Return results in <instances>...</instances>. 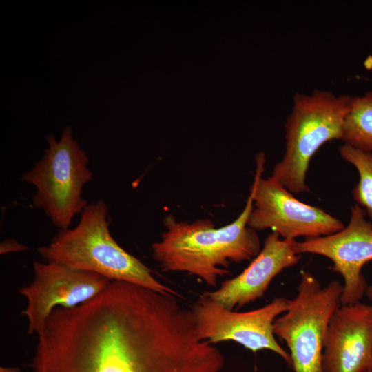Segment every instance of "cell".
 Here are the masks:
<instances>
[{"instance_id": "ac0fdd59", "label": "cell", "mask_w": 372, "mask_h": 372, "mask_svg": "<svg viewBox=\"0 0 372 372\" xmlns=\"http://www.w3.org/2000/svg\"><path fill=\"white\" fill-rule=\"evenodd\" d=\"M366 372H372V369L369 370V371H366Z\"/></svg>"}, {"instance_id": "9c48e42d", "label": "cell", "mask_w": 372, "mask_h": 372, "mask_svg": "<svg viewBox=\"0 0 372 372\" xmlns=\"http://www.w3.org/2000/svg\"><path fill=\"white\" fill-rule=\"evenodd\" d=\"M33 269V281L19 289L27 299L22 313L28 320L29 335L41 333L54 308L70 309L86 302L112 282L101 275L54 261H36Z\"/></svg>"}, {"instance_id": "2e32d148", "label": "cell", "mask_w": 372, "mask_h": 372, "mask_svg": "<svg viewBox=\"0 0 372 372\" xmlns=\"http://www.w3.org/2000/svg\"><path fill=\"white\" fill-rule=\"evenodd\" d=\"M0 372H21V371L17 368L1 367Z\"/></svg>"}, {"instance_id": "3957f363", "label": "cell", "mask_w": 372, "mask_h": 372, "mask_svg": "<svg viewBox=\"0 0 372 372\" xmlns=\"http://www.w3.org/2000/svg\"><path fill=\"white\" fill-rule=\"evenodd\" d=\"M108 208L98 200L88 205L73 229H60L52 241L38 249L47 260L124 281L162 293L178 294L157 280L152 270L123 249L110 231Z\"/></svg>"}, {"instance_id": "7c38bea8", "label": "cell", "mask_w": 372, "mask_h": 372, "mask_svg": "<svg viewBox=\"0 0 372 372\" xmlns=\"http://www.w3.org/2000/svg\"><path fill=\"white\" fill-rule=\"evenodd\" d=\"M295 242L272 231L259 254L242 273L223 282L216 290L204 294L229 310L262 298L276 276L299 262L300 256L295 251Z\"/></svg>"}, {"instance_id": "ba28073f", "label": "cell", "mask_w": 372, "mask_h": 372, "mask_svg": "<svg viewBox=\"0 0 372 372\" xmlns=\"http://www.w3.org/2000/svg\"><path fill=\"white\" fill-rule=\"evenodd\" d=\"M287 306L288 299L277 297L259 309L238 312L226 309L203 293L191 311L200 340L211 344L234 341L254 353L271 350L291 365L290 355L276 341L273 327Z\"/></svg>"}, {"instance_id": "9a60e30c", "label": "cell", "mask_w": 372, "mask_h": 372, "mask_svg": "<svg viewBox=\"0 0 372 372\" xmlns=\"http://www.w3.org/2000/svg\"><path fill=\"white\" fill-rule=\"evenodd\" d=\"M26 248L24 245L12 240H6L1 245V254L11 251H23Z\"/></svg>"}, {"instance_id": "5bb4252c", "label": "cell", "mask_w": 372, "mask_h": 372, "mask_svg": "<svg viewBox=\"0 0 372 372\" xmlns=\"http://www.w3.org/2000/svg\"><path fill=\"white\" fill-rule=\"evenodd\" d=\"M339 152L359 174V180L352 191L353 197L372 221V152L345 143L339 148Z\"/></svg>"}, {"instance_id": "52a82bcc", "label": "cell", "mask_w": 372, "mask_h": 372, "mask_svg": "<svg viewBox=\"0 0 372 372\" xmlns=\"http://www.w3.org/2000/svg\"><path fill=\"white\" fill-rule=\"evenodd\" d=\"M265 156L256 157L254 207L248 226L255 231L271 229L283 239L299 237L318 238L342 230L344 225L338 218L320 207L305 204L294 197L272 176L262 178Z\"/></svg>"}, {"instance_id": "277c9868", "label": "cell", "mask_w": 372, "mask_h": 372, "mask_svg": "<svg viewBox=\"0 0 372 372\" xmlns=\"http://www.w3.org/2000/svg\"><path fill=\"white\" fill-rule=\"evenodd\" d=\"M351 96L315 90L296 94L285 130V152L271 176L291 193L309 192L306 174L319 148L333 139H342Z\"/></svg>"}, {"instance_id": "8992f818", "label": "cell", "mask_w": 372, "mask_h": 372, "mask_svg": "<svg viewBox=\"0 0 372 372\" xmlns=\"http://www.w3.org/2000/svg\"><path fill=\"white\" fill-rule=\"evenodd\" d=\"M343 285L332 280L325 287L302 271L296 296L273 322V333L287 344L294 372H323L322 351L329 323L341 305Z\"/></svg>"}, {"instance_id": "30bf717a", "label": "cell", "mask_w": 372, "mask_h": 372, "mask_svg": "<svg viewBox=\"0 0 372 372\" xmlns=\"http://www.w3.org/2000/svg\"><path fill=\"white\" fill-rule=\"evenodd\" d=\"M366 216L364 209L355 204L351 208L349 224L342 230L295 242L298 254H318L332 261V269L344 280L340 298L342 305L360 302L368 287L361 272L365 264L372 260V224Z\"/></svg>"}, {"instance_id": "8fae6325", "label": "cell", "mask_w": 372, "mask_h": 372, "mask_svg": "<svg viewBox=\"0 0 372 372\" xmlns=\"http://www.w3.org/2000/svg\"><path fill=\"white\" fill-rule=\"evenodd\" d=\"M372 369V304H341L327 329L323 372H366Z\"/></svg>"}, {"instance_id": "7a4b0ae2", "label": "cell", "mask_w": 372, "mask_h": 372, "mask_svg": "<svg viewBox=\"0 0 372 372\" xmlns=\"http://www.w3.org/2000/svg\"><path fill=\"white\" fill-rule=\"evenodd\" d=\"M255 188L253 183L236 219L220 228H215L208 219L187 223L166 218V231L152 245L153 257L162 269L187 272L216 286L218 278L229 273V261L238 263L256 257L260 251V242L256 231L248 226Z\"/></svg>"}, {"instance_id": "4fadbf2b", "label": "cell", "mask_w": 372, "mask_h": 372, "mask_svg": "<svg viewBox=\"0 0 372 372\" xmlns=\"http://www.w3.org/2000/svg\"><path fill=\"white\" fill-rule=\"evenodd\" d=\"M342 140L355 148L372 152V90L351 96Z\"/></svg>"}, {"instance_id": "5b68a950", "label": "cell", "mask_w": 372, "mask_h": 372, "mask_svg": "<svg viewBox=\"0 0 372 372\" xmlns=\"http://www.w3.org/2000/svg\"><path fill=\"white\" fill-rule=\"evenodd\" d=\"M48 148L21 180L32 185V203L48 216L59 229L70 228L73 218L88 205L83 189L93 176L89 158L65 127L59 140L46 136Z\"/></svg>"}, {"instance_id": "6da1fadb", "label": "cell", "mask_w": 372, "mask_h": 372, "mask_svg": "<svg viewBox=\"0 0 372 372\" xmlns=\"http://www.w3.org/2000/svg\"><path fill=\"white\" fill-rule=\"evenodd\" d=\"M32 372H221L225 357L198 338L182 312L154 297L110 287L73 308H55Z\"/></svg>"}, {"instance_id": "e0dca14e", "label": "cell", "mask_w": 372, "mask_h": 372, "mask_svg": "<svg viewBox=\"0 0 372 372\" xmlns=\"http://www.w3.org/2000/svg\"><path fill=\"white\" fill-rule=\"evenodd\" d=\"M367 298L372 302V285L368 286L365 292Z\"/></svg>"}]
</instances>
